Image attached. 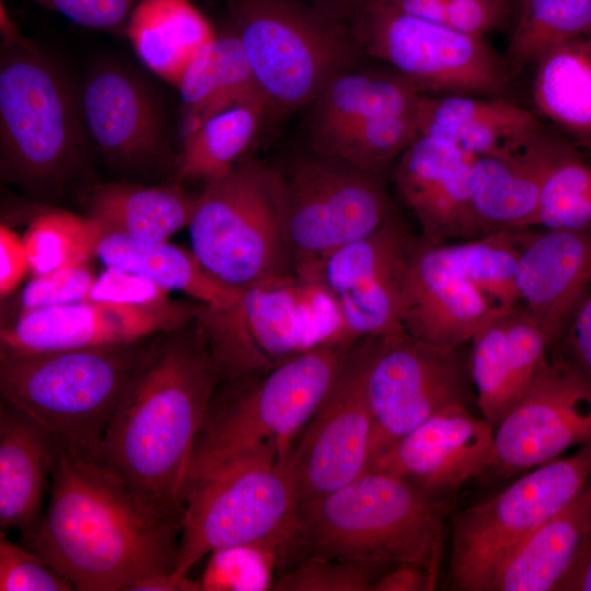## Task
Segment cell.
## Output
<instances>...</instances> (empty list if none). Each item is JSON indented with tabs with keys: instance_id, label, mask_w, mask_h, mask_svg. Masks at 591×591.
Returning a JSON list of instances; mask_svg holds the SVG:
<instances>
[{
	"instance_id": "cell-10",
	"label": "cell",
	"mask_w": 591,
	"mask_h": 591,
	"mask_svg": "<svg viewBox=\"0 0 591 591\" xmlns=\"http://www.w3.org/2000/svg\"><path fill=\"white\" fill-rule=\"evenodd\" d=\"M187 228L194 254L231 289L294 273L281 224L277 167L254 157L246 154L205 183Z\"/></svg>"
},
{
	"instance_id": "cell-54",
	"label": "cell",
	"mask_w": 591,
	"mask_h": 591,
	"mask_svg": "<svg viewBox=\"0 0 591 591\" xmlns=\"http://www.w3.org/2000/svg\"><path fill=\"white\" fill-rule=\"evenodd\" d=\"M587 38L590 40L591 43V32L589 33V35L587 36Z\"/></svg>"
},
{
	"instance_id": "cell-14",
	"label": "cell",
	"mask_w": 591,
	"mask_h": 591,
	"mask_svg": "<svg viewBox=\"0 0 591 591\" xmlns=\"http://www.w3.org/2000/svg\"><path fill=\"white\" fill-rule=\"evenodd\" d=\"M468 351V345L442 348L404 329L373 337L366 373L372 418L370 464L440 410L477 406Z\"/></svg>"
},
{
	"instance_id": "cell-31",
	"label": "cell",
	"mask_w": 591,
	"mask_h": 591,
	"mask_svg": "<svg viewBox=\"0 0 591 591\" xmlns=\"http://www.w3.org/2000/svg\"><path fill=\"white\" fill-rule=\"evenodd\" d=\"M418 86L393 71H356L335 77L312 102V149L370 119L416 112Z\"/></svg>"
},
{
	"instance_id": "cell-48",
	"label": "cell",
	"mask_w": 591,
	"mask_h": 591,
	"mask_svg": "<svg viewBox=\"0 0 591 591\" xmlns=\"http://www.w3.org/2000/svg\"><path fill=\"white\" fill-rule=\"evenodd\" d=\"M508 0H445V23L465 34L483 37L497 27Z\"/></svg>"
},
{
	"instance_id": "cell-5",
	"label": "cell",
	"mask_w": 591,
	"mask_h": 591,
	"mask_svg": "<svg viewBox=\"0 0 591 591\" xmlns=\"http://www.w3.org/2000/svg\"><path fill=\"white\" fill-rule=\"evenodd\" d=\"M158 336L124 345L0 356L1 398L37 421L58 447L99 463L112 417Z\"/></svg>"
},
{
	"instance_id": "cell-49",
	"label": "cell",
	"mask_w": 591,
	"mask_h": 591,
	"mask_svg": "<svg viewBox=\"0 0 591 591\" xmlns=\"http://www.w3.org/2000/svg\"><path fill=\"white\" fill-rule=\"evenodd\" d=\"M30 273L22 236L5 224L0 225V296L11 293Z\"/></svg>"
},
{
	"instance_id": "cell-21",
	"label": "cell",
	"mask_w": 591,
	"mask_h": 591,
	"mask_svg": "<svg viewBox=\"0 0 591 591\" xmlns=\"http://www.w3.org/2000/svg\"><path fill=\"white\" fill-rule=\"evenodd\" d=\"M474 160L452 142L421 134L397 158L395 188L422 241L441 244L480 236L473 202Z\"/></svg>"
},
{
	"instance_id": "cell-30",
	"label": "cell",
	"mask_w": 591,
	"mask_h": 591,
	"mask_svg": "<svg viewBox=\"0 0 591 591\" xmlns=\"http://www.w3.org/2000/svg\"><path fill=\"white\" fill-rule=\"evenodd\" d=\"M199 193L179 186L102 183L85 189L88 215L103 228L130 239L163 242L189 225Z\"/></svg>"
},
{
	"instance_id": "cell-34",
	"label": "cell",
	"mask_w": 591,
	"mask_h": 591,
	"mask_svg": "<svg viewBox=\"0 0 591 591\" xmlns=\"http://www.w3.org/2000/svg\"><path fill=\"white\" fill-rule=\"evenodd\" d=\"M532 97L537 111L558 127L591 143V43L561 44L536 63Z\"/></svg>"
},
{
	"instance_id": "cell-41",
	"label": "cell",
	"mask_w": 591,
	"mask_h": 591,
	"mask_svg": "<svg viewBox=\"0 0 591 591\" xmlns=\"http://www.w3.org/2000/svg\"><path fill=\"white\" fill-rule=\"evenodd\" d=\"M279 552L257 544L235 545L209 554L198 580L201 591L271 590Z\"/></svg>"
},
{
	"instance_id": "cell-52",
	"label": "cell",
	"mask_w": 591,
	"mask_h": 591,
	"mask_svg": "<svg viewBox=\"0 0 591 591\" xmlns=\"http://www.w3.org/2000/svg\"><path fill=\"white\" fill-rule=\"evenodd\" d=\"M320 10L338 19L343 14L354 16L369 0H304Z\"/></svg>"
},
{
	"instance_id": "cell-25",
	"label": "cell",
	"mask_w": 591,
	"mask_h": 591,
	"mask_svg": "<svg viewBox=\"0 0 591 591\" xmlns=\"http://www.w3.org/2000/svg\"><path fill=\"white\" fill-rule=\"evenodd\" d=\"M576 148L545 129L511 153L475 158L473 202L480 236L534 228L548 176Z\"/></svg>"
},
{
	"instance_id": "cell-24",
	"label": "cell",
	"mask_w": 591,
	"mask_h": 591,
	"mask_svg": "<svg viewBox=\"0 0 591 591\" xmlns=\"http://www.w3.org/2000/svg\"><path fill=\"white\" fill-rule=\"evenodd\" d=\"M468 366L480 416L494 428L522 398L547 362L551 345L520 303L487 321L468 344Z\"/></svg>"
},
{
	"instance_id": "cell-51",
	"label": "cell",
	"mask_w": 591,
	"mask_h": 591,
	"mask_svg": "<svg viewBox=\"0 0 591 591\" xmlns=\"http://www.w3.org/2000/svg\"><path fill=\"white\" fill-rule=\"evenodd\" d=\"M555 591H591V532Z\"/></svg>"
},
{
	"instance_id": "cell-17",
	"label": "cell",
	"mask_w": 591,
	"mask_h": 591,
	"mask_svg": "<svg viewBox=\"0 0 591 591\" xmlns=\"http://www.w3.org/2000/svg\"><path fill=\"white\" fill-rule=\"evenodd\" d=\"M408 241L394 216L374 233L336 250L322 263L318 278L333 297L349 339L404 329L401 316Z\"/></svg>"
},
{
	"instance_id": "cell-27",
	"label": "cell",
	"mask_w": 591,
	"mask_h": 591,
	"mask_svg": "<svg viewBox=\"0 0 591 591\" xmlns=\"http://www.w3.org/2000/svg\"><path fill=\"white\" fill-rule=\"evenodd\" d=\"M57 445L27 414L1 398L0 529L16 530L26 543L43 517L42 507Z\"/></svg>"
},
{
	"instance_id": "cell-26",
	"label": "cell",
	"mask_w": 591,
	"mask_h": 591,
	"mask_svg": "<svg viewBox=\"0 0 591 591\" xmlns=\"http://www.w3.org/2000/svg\"><path fill=\"white\" fill-rule=\"evenodd\" d=\"M416 121L418 134L443 138L475 158L511 153L545 130L524 107L474 95L422 94Z\"/></svg>"
},
{
	"instance_id": "cell-18",
	"label": "cell",
	"mask_w": 591,
	"mask_h": 591,
	"mask_svg": "<svg viewBox=\"0 0 591 591\" xmlns=\"http://www.w3.org/2000/svg\"><path fill=\"white\" fill-rule=\"evenodd\" d=\"M200 305L193 299L155 306L86 299L24 312L1 326L0 356L140 341L187 326Z\"/></svg>"
},
{
	"instance_id": "cell-15",
	"label": "cell",
	"mask_w": 591,
	"mask_h": 591,
	"mask_svg": "<svg viewBox=\"0 0 591 591\" xmlns=\"http://www.w3.org/2000/svg\"><path fill=\"white\" fill-rule=\"evenodd\" d=\"M372 341L364 337L352 346L297 441L290 466L300 502L336 490L369 468L372 418L366 373Z\"/></svg>"
},
{
	"instance_id": "cell-50",
	"label": "cell",
	"mask_w": 591,
	"mask_h": 591,
	"mask_svg": "<svg viewBox=\"0 0 591 591\" xmlns=\"http://www.w3.org/2000/svg\"><path fill=\"white\" fill-rule=\"evenodd\" d=\"M437 577L415 564H401L381 575L371 591H428L436 587Z\"/></svg>"
},
{
	"instance_id": "cell-36",
	"label": "cell",
	"mask_w": 591,
	"mask_h": 591,
	"mask_svg": "<svg viewBox=\"0 0 591 591\" xmlns=\"http://www.w3.org/2000/svg\"><path fill=\"white\" fill-rule=\"evenodd\" d=\"M507 51L514 73L546 53L591 32V0H525Z\"/></svg>"
},
{
	"instance_id": "cell-44",
	"label": "cell",
	"mask_w": 591,
	"mask_h": 591,
	"mask_svg": "<svg viewBox=\"0 0 591 591\" xmlns=\"http://www.w3.org/2000/svg\"><path fill=\"white\" fill-rule=\"evenodd\" d=\"M95 278L90 262L33 276L20 293L19 314L86 300Z\"/></svg>"
},
{
	"instance_id": "cell-7",
	"label": "cell",
	"mask_w": 591,
	"mask_h": 591,
	"mask_svg": "<svg viewBox=\"0 0 591 591\" xmlns=\"http://www.w3.org/2000/svg\"><path fill=\"white\" fill-rule=\"evenodd\" d=\"M194 325L223 380L264 373L321 345L356 343L323 282L294 273L247 287L227 306L201 304Z\"/></svg>"
},
{
	"instance_id": "cell-9",
	"label": "cell",
	"mask_w": 591,
	"mask_h": 591,
	"mask_svg": "<svg viewBox=\"0 0 591 591\" xmlns=\"http://www.w3.org/2000/svg\"><path fill=\"white\" fill-rule=\"evenodd\" d=\"M299 505L290 463L246 459L223 466L185 493L172 578L201 591L188 571L204 556L235 545H264L285 558L294 546Z\"/></svg>"
},
{
	"instance_id": "cell-53",
	"label": "cell",
	"mask_w": 591,
	"mask_h": 591,
	"mask_svg": "<svg viewBox=\"0 0 591 591\" xmlns=\"http://www.w3.org/2000/svg\"><path fill=\"white\" fill-rule=\"evenodd\" d=\"M0 33L2 36L1 43L21 44L28 39L22 34L21 30L10 16L2 0L0 3Z\"/></svg>"
},
{
	"instance_id": "cell-6",
	"label": "cell",
	"mask_w": 591,
	"mask_h": 591,
	"mask_svg": "<svg viewBox=\"0 0 591 591\" xmlns=\"http://www.w3.org/2000/svg\"><path fill=\"white\" fill-rule=\"evenodd\" d=\"M85 136L63 67L31 39L1 43V179L35 196L59 194L82 163Z\"/></svg>"
},
{
	"instance_id": "cell-55",
	"label": "cell",
	"mask_w": 591,
	"mask_h": 591,
	"mask_svg": "<svg viewBox=\"0 0 591 591\" xmlns=\"http://www.w3.org/2000/svg\"><path fill=\"white\" fill-rule=\"evenodd\" d=\"M520 2V4H522L525 0H518Z\"/></svg>"
},
{
	"instance_id": "cell-33",
	"label": "cell",
	"mask_w": 591,
	"mask_h": 591,
	"mask_svg": "<svg viewBox=\"0 0 591 591\" xmlns=\"http://www.w3.org/2000/svg\"><path fill=\"white\" fill-rule=\"evenodd\" d=\"M96 257L105 266L130 270L170 292L179 291L204 305L223 308L240 294V291L217 280L192 250L167 241L149 242L104 233Z\"/></svg>"
},
{
	"instance_id": "cell-39",
	"label": "cell",
	"mask_w": 591,
	"mask_h": 591,
	"mask_svg": "<svg viewBox=\"0 0 591 591\" xmlns=\"http://www.w3.org/2000/svg\"><path fill=\"white\" fill-rule=\"evenodd\" d=\"M417 135L416 112L383 116L363 121L312 150L382 174Z\"/></svg>"
},
{
	"instance_id": "cell-11",
	"label": "cell",
	"mask_w": 591,
	"mask_h": 591,
	"mask_svg": "<svg viewBox=\"0 0 591 591\" xmlns=\"http://www.w3.org/2000/svg\"><path fill=\"white\" fill-rule=\"evenodd\" d=\"M277 171L283 235L301 277L318 278L328 255L395 216L381 173L316 151Z\"/></svg>"
},
{
	"instance_id": "cell-45",
	"label": "cell",
	"mask_w": 591,
	"mask_h": 591,
	"mask_svg": "<svg viewBox=\"0 0 591 591\" xmlns=\"http://www.w3.org/2000/svg\"><path fill=\"white\" fill-rule=\"evenodd\" d=\"M170 291L130 270L105 266L96 276L89 299L136 306H155L171 301Z\"/></svg>"
},
{
	"instance_id": "cell-4",
	"label": "cell",
	"mask_w": 591,
	"mask_h": 591,
	"mask_svg": "<svg viewBox=\"0 0 591 591\" xmlns=\"http://www.w3.org/2000/svg\"><path fill=\"white\" fill-rule=\"evenodd\" d=\"M451 508L395 474L369 468L336 490L300 502L293 552L387 568L415 564L437 577Z\"/></svg>"
},
{
	"instance_id": "cell-29",
	"label": "cell",
	"mask_w": 591,
	"mask_h": 591,
	"mask_svg": "<svg viewBox=\"0 0 591 591\" xmlns=\"http://www.w3.org/2000/svg\"><path fill=\"white\" fill-rule=\"evenodd\" d=\"M590 532L591 480L509 555L488 591H555Z\"/></svg>"
},
{
	"instance_id": "cell-43",
	"label": "cell",
	"mask_w": 591,
	"mask_h": 591,
	"mask_svg": "<svg viewBox=\"0 0 591 591\" xmlns=\"http://www.w3.org/2000/svg\"><path fill=\"white\" fill-rule=\"evenodd\" d=\"M1 591H71L74 586L28 547L18 545L1 533Z\"/></svg>"
},
{
	"instance_id": "cell-12",
	"label": "cell",
	"mask_w": 591,
	"mask_h": 591,
	"mask_svg": "<svg viewBox=\"0 0 591 591\" xmlns=\"http://www.w3.org/2000/svg\"><path fill=\"white\" fill-rule=\"evenodd\" d=\"M591 480V440L524 472L505 489L451 517L449 583L488 591L509 555Z\"/></svg>"
},
{
	"instance_id": "cell-40",
	"label": "cell",
	"mask_w": 591,
	"mask_h": 591,
	"mask_svg": "<svg viewBox=\"0 0 591 591\" xmlns=\"http://www.w3.org/2000/svg\"><path fill=\"white\" fill-rule=\"evenodd\" d=\"M534 227L567 230L591 227V161L577 148L548 176Z\"/></svg>"
},
{
	"instance_id": "cell-22",
	"label": "cell",
	"mask_w": 591,
	"mask_h": 591,
	"mask_svg": "<svg viewBox=\"0 0 591 591\" xmlns=\"http://www.w3.org/2000/svg\"><path fill=\"white\" fill-rule=\"evenodd\" d=\"M408 275L401 322L426 343L455 349L501 310L450 258L444 243L409 235Z\"/></svg>"
},
{
	"instance_id": "cell-23",
	"label": "cell",
	"mask_w": 591,
	"mask_h": 591,
	"mask_svg": "<svg viewBox=\"0 0 591 591\" xmlns=\"http://www.w3.org/2000/svg\"><path fill=\"white\" fill-rule=\"evenodd\" d=\"M528 230L517 231V287L552 350L591 286V227Z\"/></svg>"
},
{
	"instance_id": "cell-1",
	"label": "cell",
	"mask_w": 591,
	"mask_h": 591,
	"mask_svg": "<svg viewBox=\"0 0 591 591\" xmlns=\"http://www.w3.org/2000/svg\"><path fill=\"white\" fill-rule=\"evenodd\" d=\"M222 380L193 321L157 337L107 427L99 464L160 523L179 529L194 445Z\"/></svg>"
},
{
	"instance_id": "cell-37",
	"label": "cell",
	"mask_w": 591,
	"mask_h": 591,
	"mask_svg": "<svg viewBox=\"0 0 591 591\" xmlns=\"http://www.w3.org/2000/svg\"><path fill=\"white\" fill-rule=\"evenodd\" d=\"M104 235L89 215L60 209L38 212L22 236L32 276L91 262Z\"/></svg>"
},
{
	"instance_id": "cell-46",
	"label": "cell",
	"mask_w": 591,
	"mask_h": 591,
	"mask_svg": "<svg viewBox=\"0 0 591 591\" xmlns=\"http://www.w3.org/2000/svg\"><path fill=\"white\" fill-rule=\"evenodd\" d=\"M61 14L74 24L112 33L125 32L129 15L141 0H28Z\"/></svg>"
},
{
	"instance_id": "cell-20",
	"label": "cell",
	"mask_w": 591,
	"mask_h": 591,
	"mask_svg": "<svg viewBox=\"0 0 591 591\" xmlns=\"http://www.w3.org/2000/svg\"><path fill=\"white\" fill-rule=\"evenodd\" d=\"M86 135L106 161L126 171H147L167 158L161 104L136 71L103 60L79 90Z\"/></svg>"
},
{
	"instance_id": "cell-35",
	"label": "cell",
	"mask_w": 591,
	"mask_h": 591,
	"mask_svg": "<svg viewBox=\"0 0 591 591\" xmlns=\"http://www.w3.org/2000/svg\"><path fill=\"white\" fill-rule=\"evenodd\" d=\"M266 115L253 106L232 107L183 137L174 163L177 181L207 183L225 174L247 154Z\"/></svg>"
},
{
	"instance_id": "cell-32",
	"label": "cell",
	"mask_w": 591,
	"mask_h": 591,
	"mask_svg": "<svg viewBox=\"0 0 591 591\" xmlns=\"http://www.w3.org/2000/svg\"><path fill=\"white\" fill-rule=\"evenodd\" d=\"M125 33L140 61L175 86L217 34L188 0H141L129 15Z\"/></svg>"
},
{
	"instance_id": "cell-47",
	"label": "cell",
	"mask_w": 591,
	"mask_h": 591,
	"mask_svg": "<svg viewBox=\"0 0 591 591\" xmlns=\"http://www.w3.org/2000/svg\"><path fill=\"white\" fill-rule=\"evenodd\" d=\"M551 351L591 380V286L577 304L560 339Z\"/></svg>"
},
{
	"instance_id": "cell-13",
	"label": "cell",
	"mask_w": 591,
	"mask_h": 591,
	"mask_svg": "<svg viewBox=\"0 0 591 591\" xmlns=\"http://www.w3.org/2000/svg\"><path fill=\"white\" fill-rule=\"evenodd\" d=\"M360 46L414 82L422 94L502 97L509 69L483 37L369 0L354 16Z\"/></svg>"
},
{
	"instance_id": "cell-38",
	"label": "cell",
	"mask_w": 591,
	"mask_h": 591,
	"mask_svg": "<svg viewBox=\"0 0 591 591\" xmlns=\"http://www.w3.org/2000/svg\"><path fill=\"white\" fill-rule=\"evenodd\" d=\"M444 246L452 262L501 310L521 303L517 287V231L494 232Z\"/></svg>"
},
{
	"instance_id": "cell-3",
	"label": "cell",
	"mask_w": 591,
	"mask_h": 591,
	"mask_svg": "<svg viewBox=\"0 0 591 591\" xmlns=\"http://www.w3.org/2000/svg\"><path fill=\"white\" fill-rule=\"evenodd\" d=\"M356 343L321 345L264 373L222 380L194 445L185 493L239 460L290 463Z\"/></svg>"
},
{
	"instance_id": "cell-2",
	"label": "cell",
	"mask_w": 591,
	"mask_h": 591,
	"mask_svg": "<svg viewBox=\"0 0 591 591\" xmlns=\"http://www.w3.org/2000/svg\"><path fill=\"white\" fill-rule=\"evenodd\" d=\"M25 546L76 590L128 591L173 573L179 529L150 518L102 465L57 445L49 503Z\"/></svg>"
},
{
	"instance_id": "cell-8",
	"label": "cell",
	"mask_w": 591,
	"mask_h": 591,
	"mask_svg": "<svg viewBox=\"0 0 591 591\" xmlns=\"http://www.w3.org/2000/svg\"><path fill=\"white\" fill-rule=\"evenodd\" d=\"M270 113L311 105L338 74L354 69L360 46L351 26L304 0H225Z\"/></svg>"
},
{
	"instance_id": "cell-16",
	"label": "cell",
	"mask_w": 591,
	"mask_h": 591,
	"mask_svg": "<svg viewBox=\"0 0 591 591\" xmlns=\"http://www.w3.org/2000/svg\"><path fill=\"white\" fill-rule=\"evenodd\" d=\"M591 440V380L555 352L522 398L495 427L503 477L526 472Z\"/></svg>"
},
{
	"instance_id": "cell-28",
	"label": "cell",
	"mask_w": 591,
	"mask_h": 591,
	"mask_svg": "<svg viewBox=\"0 0 591 591\" xmlns=\"http://www.w3.org/2000/svg\"><path fill=\"white\" fill-rule=\"evenodd\" d=\"M176 88L181 95L182 138L232 107L253 106L270 113L242 44L229 24L198 51Z\"/></svg>"
},
{
	"instance_id": "cell-19",
	"label": "cell",
	"mask_w": 591,
	"mask_h": 591,
	"mask_svg": "<svg viewBox=\"0 0 591 591\" xmlns=\"http://www.w3.org/2000/svg\"><path fill=\"white\" fill-rule=\"evenodd\" d=\"M495 465V428L470 407L452 405L376 456L369 468L395 474L432 500L451 502Z\"/></svg>"
},
{
	"instance_id": "cell-42",
	"label": "cell",
	"mask_w": 591,
	"mask_h": 591,
	"mask_svg": "<svg viewBox=\"0 0 591 591\" xmlns=\"http://www.w3.org/2000/svg\"><path fill=\"white\" fill-rule=\"evenodd\" d=\"M383 565L343 558L305 556L275 579L276 591H371L387 571Z\"/></svg>"
}]
</instances>
